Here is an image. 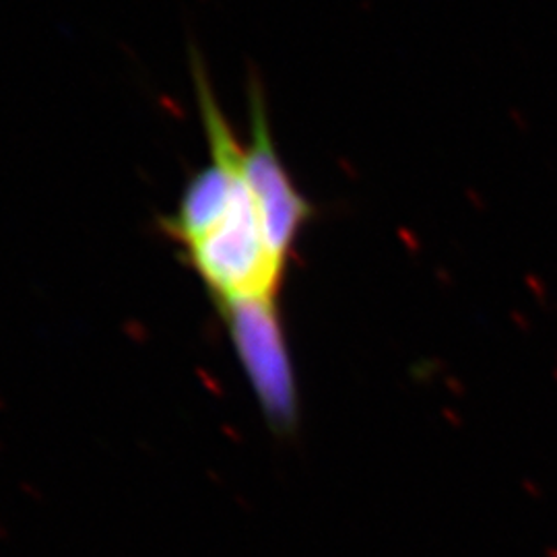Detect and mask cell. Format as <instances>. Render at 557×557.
Wrapping results in <instances>:
<instances>
[{
  "instance_id": "obj_1",
  "label": "cell",
  "mask_w": 557,
  "mask_h": 557,
  "mask_svg": "<svg viewBox=\"0 0 557 557\" xmlns=\"http://www.w3.org/2000/svg\"><path fill=\"white\" fill-rule=\"evenodd\" d=\"M250 147L244 149V176L259 211L271 255L283 267L314 207L306 199L278 160L259 85L250 87Z\"/></svg>"
},
{
  "instance_id": "obj_2",
  "label": "cell",
  "mask_w": 557,
  "mask_h": 557,
  "mask_svg": "<svg viewBox=\"0 0 557 557\" xmlns=\"http://www.w3.org/2000/svg\"><path fill=\"white\" fill-rule=\"evenodd\" d=\"M262 405L275 419L294 413V382L275 298L244 299L220 310Z\"/></svg>"
}]
</instances>
